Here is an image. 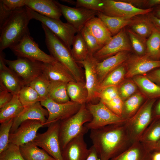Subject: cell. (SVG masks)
Segmentation results:
<instances>
[{"instance_id":"6da1fadb","label":"cell","mask_w":160,"mask_h":160,"mask_svg":"<svg viewBox=\"0 0 160 160\" xmlns=\"http://www.w3.org/2000/svg\"><path fill=\"white\" fill-rule=\"evenodd\" d=\"M125 122L90 130L92 146L102 160H111L133 143Z\"/></svg>"},{"instance_id":"7a4b0ae2","label":"cell","mask_w":160,"mask_h":160,"mask_svg":"<svg viewBox=\"0 0 160 160\" xmlns=\"http://www.w3.org/2000/svg\"><path fill=\"white\" fill-rule=\"evenodd\" d=\"M32 19L26 6L13 11L0 27V52L9 48L30 34L28 24Z\"/></svg>"},{"instance_id":"3957f363","label":"cell","mask_w":160,"mask_h":160,"mask_svg":"<svg viewBox=\"0 0 160 160\" xmlns=\"http://www.w3.org/2000/svg\"><path fill=\"white\" fill-rule=\"evenodd\" d=\"M41 26L50 55L68 69L76 82L85 84L84 72L74 60L71 49L46 26L42 24Z\"/></svg>"},{"instance_id":"277c9868","label":"cell","mask_w":160,"mask_h":160,"mask_svg":"<svg viewBox=\"0 0 160 160\" xmlns=\"http://www.w3.org/2000/svg\"><path fill=\"white\" fill-rule=\"evenodd\" d=\"M86 104H82L78 111L73 116L60 121L59 138L61 150L71 139L88 132L89 129L84 125L91 121L92 116Z\"/></svg>"},{"instance_id":"5b68a950","label":"cell","mask_w":160,"mask_h":160,"mask_svg":"<svg viewBox=\"0 0 160 160\" xmlns=\"http://www.w3.org/2000/svg\"><path fill=\"white\" fill-rule=\"evenodd\" d=\"M155 99L148 98L144 101L136 113L125 122L133 142L140 139L152 121V110Z\"/></svg>"},{"instance_id":"8992f818","label":"cell","mask_w":160,"mask_h":160,"mask_svg":"<svg viewBox=\"0 0 160 160\" xmlns=\"http://www.w3.org/2000/svg\"><path fill=\"white\" fill-rule=\"evenodd\" d=\"M28 8L32 19L41 22L71 49L73 38L79 32L73 26L68 22L64 23L60 20L44 16Z\"/></svg>"},{"instance_id":"52a82bcc","label":"cell","mask_w":160,"mask_h":160,"mask_svg":"<svg viewBox=\"0 0 160 160\" xmlns=\"http://www.w3.org/2000/svg\"><path fill=\"white\" fill-rule=\"evenodd\" d=\"M86 105L92 116L91 121L84 125L88 129H97L127 121L114 113L100 100L97 104L89 102Z\"/></svg>"},{"instance_id":"ba28073f","label":"cell","mask_w":160,"mask_h":160,"mask_svg":"<svg viewBox=\"0 0 160 160\" xmlns=\"http://www.w3.org/2000/svg\"><path fill=\"white\" fill-rule=\"evenodd\" d=\"M60 121L53 122L42 133H37L32 142L41 148L55 160H63L59 138Z\"/></svg>"},{"instance_id":"9c48e42d","label":"cell","mask_w":160,"mask_h":160,"mask_svg":"<svg viewBox=\"0 0 160 160\" xmlns=\"http://www.w3.org/2000/svg\"><path fill=\"white\" fill-rule=\"evenodd\" d=\"M5 61L23 86L28 85L35 78L42 73V63L40 61L23 57H17L15 60L5 59Z\"/></svg>"},{"instance_id":"30bf717a","label":"cell","mask_w":160,"mask_h":160,"mask_svg":"<svg viewBox=\"0 0 160 160\" xmlns=\"http://www.w3.org/2000/svg\"><path fill=\"white\" fill-rule=\"evenodd\" d=\"M10 49L17 57H23L44 63H52L56 60L41 50L30 36L25 35Z\"/></svg>"},{"instance_id":"8fae6325","label":"cell","mask_w":160,"mask_h":160,"mask_svg":"<svg viewBox=\"0 0 160 160\" xmlns=\"http://www.w3.org/2000/svg\"><path fill=\"white\" fill-rule=\"evenodd\" d=\"M40 103L48 112L44 127H48L53 122L70 117L78 111L82 105L71 100L65 103H58L48 97L41 100Z\"/></svg>"},{"instance_id":"7c38bea8","label":"cell","mask_w":160,"mask_h":160,"mask_svg":"<svg viewBox=\"0 0 160 160\" xmlns=\"http://www.w3.org/2000/svg\"><path fill=\"white\" fill-rule=\"evenodd\" d=\"M102 13L107 16L120 17H133L140 15L148 14L153 8L143 9L136 7L122 0H103Z\"/></svg>"},{"instance_id":"4fadbf2b","label":"cell","mask_w":160,"mask_h":160,"mask_svg":"<svg viewBox=\"0 0 160 160\" xmlns=\"http://www.w3.org/2000/svg\"><path fill=\"white\" fill-rule=\"evenodd\" d=\"M132 49L127 32L123 29L93 55L100 62L119 52H130Z\"/></svg>"},{"instance_id":"5bb4252c","label":"cell","mask_w":160,"mask_h":160,"mask_svg":"<svg viewBox=\"0 0 160 160\" xmlns=\"http://www.w3.org/2000/svg\"><path fill=\"white\" fill-rule=\"evenodd\" d=\"M97 62L93 55L89 54L85 60L78 63L82 65L84 69L85 86L88 92L87 103H91L94 100L98 98L100 92V84L96 68Z\"/></svg>"},{"instance_id":"9a60e30c","label":"cell","mask_w":160,"mask_h":160,"mask_svg":"<svg viewBox=\"0 0 160 160\" xmlns=\"http://www.w3.org/2000/svg\"><path fill=\"white\" fill-rule=\"evenodd\" d=\"M44 126V123L38 120H28L23 121L13 133H10L9 143L19 146L32 141L39 129Z\"/></svg>"},{"instance_id":"2e32d148","label":"cell","mask_w":160,"mask_h":160,"mask_svg":"<svg viewBox=\"0 0 160 160\" xmlns=\"http://www.w3.org/2000/svg\"><path fill=\"white\" fill-rule=\"evenodd\" d=\"M56 2L67 22L78 31H80L89 20L97 15L99 12L83 8L68 7L57 1Z\"/></svg>"},{"instance_id":"e0dca14e","label":"cell","mask_w":160,"mask_h":160,"mask_svg":"<svg viewBox=\"0 0 160 160\" xmlns=\"http://www.w3.org/2000/svg\"><path fill=\"white\" fill-rule=\"evenodd\" d=\"M127 60L126 63L127 68L126 78L141 75L155 68H160V60L152 59L146 54L133 56L129 58Z\"/></svg>"},{"instance_id":"ac0fdd59","label":"cell","mask_w":160,"mask_h":160,"mask_svg":"<svg viewBox=\"0 0 160 160\" xmlns=\"http://www.w3.org/2000/svg\"><path fill=\"white\" fill-rule=\"evenodd\" d=\"M81 134L70 140L61 150L63 160H86L90 150Z\"/></svg>"},{"instance_id":"d6986e66","label":"cell","mask_w":160,"mask_h":160,"mask_svg":"<svg viewBox=\"0 0 160 160\" xmlns=\"http://www.w3.org/2000/svg\"><path fill=\"white\" fill-rule=\"evenodd\" d=\"M42 106L40 102H38L25 107L22 112L13 119L10 133H13L22 122L28 120H39L45 124L47 120L46 117L48 116V112Z\"/></svg>"},{"instance_id":"ffe728a7","label":"cell","mask_w":160,"mask_h":160,"mask_svg":"<svg viewBox=\"0 0 160 160\" xmlns=\"http://www.w3.org/2000/svg\"><path fill=\"white\" fill-rule=\"evenodd\" d=\"M128 52H121L97 62L96 68L100 85L109 73L127 60L129 58Z\"/></svg>"},{"instance_id":"44dd1931","label":"cell","mask_w":160,"mask_h":160,"mask_svg":"<svg viewBox=\"0 0 160 160\" xmlns=\"http://www.w3.org/2000/svg\"><path fill=\"white\" fill-rule=\"evenodd\" d=\"M42 71L43 73L50 81L67 83L76 81L68 69L57 60L52 63H42Z\"/></svg>"},{"instance_id":"7402d4cb","label":"cell","mask_w":160,"mask_h":160,"mask_svg":"<svg viewBox=\"0 0 160 160\" xmlns=\"http://www.w3.org/2000/svg\"><path fill=\"white\" fill-rule=\"evenodd\" d=\"M25 5L44 16L60 20L62 15L56 1L52 0H25Z\"/></svg>"},{"instance_id":"603a6c76","label":"cell","mask_w":160,"mask_h":160,"mask_svg":"<svg viewBox=\"0 0 160 160\" xmlns=\"http://www.w3.org/2000/svg\"><path fill=\"white\" fill-rule=\"evenodd\" d=\"M151 152L139 141L111 160H151Z\"/></svg>"},{"instance_id":"cb8c5ba5","label":"cell","mask_w":160,"mask_h":160,"mask_svg":"<svg viewBox=\"0 0 160 160\" xmlns=\"http://www.w3.org/2000/svg\"><path fill=\"white\" fill-rule=\"evenodd\" d=\"M84 26L103 47L113 36L103 22L97 17L91 19Z\"/></svg>"},{"instance_id":"d4e9b609","label":"cell","mask_w":160,"mask_h":160,"mask_svg":"<svg viewBox=\"0 0 160 160\" xmlns=\"http://www.w3.org/2000/svg\"><path fill=\"white\" fill-rule=\"evenodd\" d=\"M23 86L18 78L8 67L0 71V89L16 95H18Z\"/></svg>"},{"instance_id":"484cf974","label":"cell","mask_w":160,"mask_h":160,"mask_svg":"<svg viewBox=\"0 0 160 160\" xmlns=\"http://www.w3.org/2000/svg\"><path fill=\"white\" fill-rule=\"evenodd\" d=\"M97 17L103 22L112 36L116 34L123 28L131 23L133 17H111L98 12Z\"/></svg>"},{"instance_id":"4316f807","label":"cell","mask_w":160,"mask_h":160,"mask_svg":"<svg viewBox=\"0 0 160 160\" xmlns=\"http://www.w3.org/2000/svg\"><path fill=\"white\" fill-rule=\"evenodd\" d=\"M32 142L19 146L25 160H55L43 149L39 148Z\"/></svg>"},{"instance_id":"83f0119b","label":"cell","mask_w":160,"mask_h":160,"mask_svg":"<svg viewBox=\"0 0 160 160\" xmlns=\"http://www.w3.org/2000/svg\"><path fill=\"white\" fill-rule=\"evenodd\" d=\"M133 81L143 93L150 99L160 97V86L154 83L145 76L137 75Z\"/></svg>"},{"instance_id":"f1b7e54d","label":"cell","mask_w":160,"mask_h":160,"mask_svg":"<svg viewBox=\"0 0 160 160\" xmlns=\"http://www.w3.org/2000/svg\"><path fill=\"white\" fill-rule=\"evenodd\" d=\"M67 91L70 100L82 105L87 103L88 92L85 84L76 81L67 83Z\"/></svg>"},{"instance_id":"f546056e","label":"cell","mask_w":160,"mask_h":160,"mask_svg":"<svg viewBox=\"0 0 160 160\" xmlns=\"http://www.w3.org/2000/svg\"><path fill=\"white\" fill-rule=\"evenodd\" d=\"M134 17L129 25L130 29L142 38L146 40L152 33L154 27L153 25L148 16Z\"/></svg>"},{"instance_id":"4dcf8cb0","label":"cell","mask_w":160,"mask_h":160,"mask_svg":"<svg viewBox=\"0 0 160 160\" xmlns=\"http://www.w3.org/2000/svg\"><path fill=\"white\" fill-rule=\"evenodd\" d=\"M144 95L138 92L124 101L122 117L127 120L133 116L143 103Z\"/></svg>"},{"instance_id":"1f68e13d","label":"cell","mask_w":160,"mask_h":160,"mask_svg":"<svg viewBox=\"0 0 160 160\" xmlns=\"http://www.w3.org/2000/svg\"><path fill=\"white\" fill-rule=\"evenodd\" d=\"M24 107L20 101L17 95H14L12 100L0 109V123H1L17 116Z\"/></svg>"},{"instance_id":"d6a6232c","label":"cell","mask_w":160,"mask_h":160,"mask_svg":"<svg viewBox=\"0 0 160 160\" xmlns=\"http://www.w3.org/2000/svg\"><path fill=\"white\" fill-rule=\"evenodd\" d=\"M67 83L50 81L48 97L58 103H63L70 100L67 91Z\"/></svg>"},{"instance_id":"836d02e7","label":"cell","mask_w":160,"mask_h":160,"mask_svg":"<svg viewBox=\"0 0 160 160\" xmlns=\"http://www.w3.org/2000/svg\"><path fill=\"white\" fill-rule=\"evenodd\" d=\"M127 71L126 64L123 63L109 73L100 85V91L108 87H118L125 78Z\"/></svg>"},{"instance_id":"e575fe53","label":"cell","mask_w":160,"mask_h":160,"mask_svg":"<svg viewBox=\"0 0 160 160\" xmlns=\"http://www.w3.org/2000/svg\"><path fill=\"white\" fill-rule=\"evenodd\" d=\"M160 139V120L152 121L141 137L139 141L147 148Z\"/></svg>"},{"instance_id":"d590c367","label":"cell","mask_w":160,"mask_h":160,"mask_svg":"<svg viewBox=\"0 0 160 160\" xmlns=\"http://www.w3.org/2000/svg\"><path fill=\"white\" fill-rule=\"evenodd\" d=\"M72 46L71 53L78 63L85 60L89 54L87 46L80 31L74 36Z\"/></svg>"},{"instance_id":"8d00e7d4","label":"cell","mask_w":160,"mask_h":160,"mask_svg":"<svg viewBox=\"0 0 160 160\" xmlns=\"http://www.w3.org/2000/svg\"><path fill=\"white\" fill-rule=\"evenodd\" d=\"M146 53L151 58L159 60L160 58V30L154 27L146 41Z\"/></svg>"},{"instance_id":"74e56055","label":"cell","mask_w":160,"mask_h":160,"mask_svg":"<svg viewBox=\"0 0 160 160\" xmlns=\"http://www.w3.org/2000/svg\"><path fill=\"white\" fill-rule=\"evenodd\" d=\"M17 95L20 101L24 107L41 100L36 91L28 85L23 86Z\"/></svg>"},{"instance_id":"f35d334b","label":"cell","mask_w":160,"mask_h":160,"mask_svg":"<svg viewBox=\"0 0 160 160\" xmlns=\"http://www.w3.org/2000/svg\"><path fill=\"white\" fill-rule=\"evenodd\" d=\"M50 83V81L42 73L35 78L28 85L36 91L42 100L48 97Z\"/></svg>"},{"instance_id":"ab89813d","label":"cell","mask_w":160,"mask_h":160,"mask_svg":"<svg viewBox=\"0 0 160 160\" xmlns=\"http://www.w3.org/2000/svg\"><path fill=\"white\" fill-rule=\"evenodd\" d=\"M126 32L132 49L137 55L142 56L145 55L146 40L142 38L130 29H127Z\"/></svg>"},{"instance_id":"60d3db41","label":"cell","mask_w":160,"mask_h":160,"mask_svg":"<svg viewBox=\"0 0 160 160\" xmlns=\"http://www.w3.org/2000/svg\"><path fill=\"white\" fill-rule=\"evenodd\" d=\"M80 32L87 46L89 54L93 55L103 47L85 26Z\"/></svg>"},{"instance_id":"b9f144b4","label":"cell","mask_w":160,"mask_h":160,"mask_svg":"<svg viewBox=\"0 0 160 160\" xmlns=\"http://www.w3.org/2000/svg\"><path fill=\"white\" fill-rule=\"evenodd\" d=\"M13 119L1 123L0 126V153L5 150L9 144V137Z\"/></svg>"},{"instance_id":"7bdbcfd3","label":"cell","mask_w":160,"mask_h":160,"mask_svg":"<svg viewBox=\"0 0 160 160\" xmlns=\"http://www.w3.org/2000/svg\"><path fill=\"white\" fill-rule=\"evenodd\" d=\"M123 82L117 88L120 97L124 101L135 93L137 86L133 80H129Z\"/></svg>"},{"instance_id":"ee69618b","label":"cell","mask_w":160,"mask_h":160,"mask_svg":"<svg viewBox=\"0 0 160 160\" xmlns=\"http://www.w3.org/2000/svg\"><path fill=\"white\" fill-rule=\"evenodd\" d=\"M0 160H25L20 152L19 146L9 143L6 149L0 153Z\"/></svg>"},{"instance_id":"f6af8a7d","label":"cell","mask_w":160,"mask_h":160,"mask_svg":"<svg viewBox=\"0 0 160 160\" xmlns=\"http://www.w3.org/2000/svg\"><path fill=\"white\" fill-rule=\"evenodd\" d=\"M103 5V0H76L75 6L76 7L83 8L102 12Z\"/></svg>"},{"instance_id":"bcb514c9","label":"cell","mask_w":160,"mask_h":160,"mask_svg":"<svg viewBox=\"0 0 160 160\" xmlns=\"http://www.w3.org/2000/svg\"><path fill=\"white\" fill-rule=\"evenodd\" d=\"M103 103L114 113L122 117L124 101L119 95Z\"/></svg>"},{"instance_id":"7dc6e473","label":"cell","mask_w":160,"mask_h":160,"mask_svg":"<svg viewBox=\"0 0 160 160\" xmlns=\"http://www.w3.org/2000/svg\"><path fill=\"white\" fill-rule=\"evenodd\" d=\"M119 95L117 87L111 86L102 89L99 94L98 98L104 103Z\"/></svg>"},{"instance_id":"c3c4849f","label":"cell","mask_w":160,"mask_h":160,"mask_svg":"<svg viewBox=\"0 0 160 160\" xmlns=\"http://www.w3.org/2000/svg\"><path fill=\"white\" fill-rule=\"evenodd\" d=\"M25 0H1V3L7 10L12 11L25 6Z\"/></svg>"},{"instance_id":"681fc988","label":"cell","mask_w":160,"mask_h":160,"mask_svg":"<svg viewBox=\"0 0 160 160\" xmlns=\"http://www.w3.org/2000/svg\"><path fill=\"white\" fill-rule=\"evenodd\" d=\"M14 95L8 91L0 89V109L2 108L12 99Z\"/></svg>"},{"instance_id":"f907efd6","label":"cell","mask_w":160,"mask_h":160,"mask_svg":"<svg viewBox=\"0 0 160 160\" xmlns=\"http://www.w3.org/2000/svg\"><path fill=\"white\" fill-rule=\"evenodd\" d=\"M12 11L6 9L2 4L0 3V27L9 17Z\"/></svg>"},{"instance_id":"816d5d0a","label":"cell","mask_w":160,"mask_h":160,"mask_svg":"<svg viewBox=\"0 0 160 160\" xmlns=\"http://www.w3.org/2000/svg\"><path fill=\"white\" fill-rule=\"evenodd\" d=\"M145 76L153 81L160 84V69L152 71Z\"/></svg>"},{"instance_id":"f5cc1de1","label":"cell","mask_w":160,"mask_h":160,"mask_svg":"<svg viewBox=\"0 0 160 160\" xmlns=\"http://www.w3.org/2000/svg\"><path fill=\"white\" fill-rule=\"evenodd\" d=\"M158 120H160V100L152 110V121Z\"/></svg>"},{"instance_id":"db71d44e","label":"cell","mask_w":160,"mask_h":160,"mask_svg":"<svg viewBox=\"0 0 160 160\" xmlns=\"http://www.w3.org/2000/svg\"><path fill=\"white\" fill-rule=\"evenodd\" d=\"M148 17L154 26L160 30V18L154 15L152 12L148 14Z\"/></svg>"},{"instance_id":"11a10c76","label":"cell","mask_w":160,"mask_h":160,"mask_svg":"<svg viewBox=\"0 0 160 160\" xmlns=\"http://www.w3.org/2000/svg\"><path fill=\"white\" fill-rule=\"evenodd\" d=\"M89 154L86 160H102L98 156L94 147L92 146L89 148Z\"/></svg>"},{"instance_id":"9f6ffc18","label":"cell","mask_w":160,"mask_h":160,"mask_svg":"<svg viewBox=\"0 0 160 160\" xmlns=\"http://www.w3.org/2000/svg\"><path fill=\"white\" fill-rule=\"evenodd\" d=\"M160 5V0H146L145 6L148 8H154Z\"/></svg>"},{"instance_id":"6f0895ef","label":"cell","mask_w":160,"mask_h":160,"mask_svg":"<svg viewBox=\"0 0 160 160\" xmlns=\"http://www.w3.org/2000/svg\"><path fill=\"white\" fill-rule=\"evenodd\" d=\"M5 57V54L3 51L0 52V71L5 70L8 67L6 65Z\"/></svg>"},{"instance_id":"680465c9","label":"cell","mask_w":160,"mask_h":160,"mask_svg":"<svg viewBox=\"0 0 160 160\" xmlns=\"http://www.w3.org/2000/svg\"><path fill=\"white\" fill-rule=\"evenodd\" d=\"M147 148L151 152H160V139L156 143Z\"/></svg>"},{"instance_id":"91938a15","label":"cell","mask_w":160,"mask_h":160,"mask_svg":"<svg viewBox=\"0 0 160 160\" xmlns=\"http://www.w3.org/2000/svg\"><path fill=\"white\" fill-rule=\"evenodd\" d=\"M152 13L156 17L160 18V5L153 8Z\"/></svg>"},{"instance_id":"94428289","label":"cell","mask_w":160,"mask_h":160,"mask_svg":"<svg viewBox=\"0 0 160 160\" xmlns=\"http://www.w3.org/2000/svg\"><path fill=\"white\" fill-rule=\"evenodd\" d=\"M151 160H160V152L153 151L151 152Z\"/></svg>"},{"instance_id":"6125c7cd","label":"cell","mask_w":160,"mask_h":160,"mask_svg":"<svg viewBox=\"0 0 160 160\" xmlns=\"http://www.w3.org/2000/svg\"><path fill=\"white\" fill-rule=\"evenodd\" d=\"M62 1L66 2L68 3H69L70 4L75 5H76V1H74L71 0H61Z\"/></svg>"}]
</instances>
